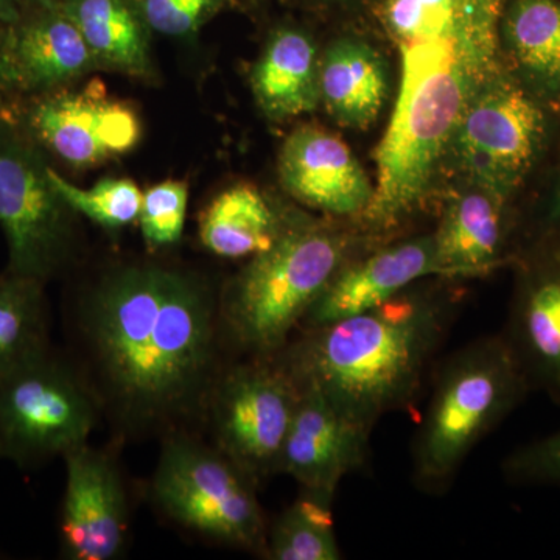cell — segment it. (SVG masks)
I'll list each match as a JSON object with an SVG mask.
<instances>
[{
	"label": "cell",
	"mask_w": 560,
	"mask_h": 560,
	"mask_svg": "<svg viewBox=\"0 0 560 560\" xmlns=\"http://www.w3.org/2000/svg\"><path fill=\"white\" fill-rule=\"evenodd\" d=\"M386 28L400 46L453 39V0H388L383 10Z\"/></svg>",
	"instance_id": "83f0119b"
},
{
	"label": "cell",
	"mask_w": 560,
	"mask_h": 560,
	"mask_svg": "<svg viewBox=\"0 0 560 560\" xmlns=\"http://www.w3.org/2000/svg\"><path fill=\"white\" fill-rule=\"evenodd\" d=\"M44 2H50V0H0V24L13 21L27 7Z\"/></svg>",
	"instance_id": "d6a6232c"
},
{
	"label": "cell",
	"mask_w": 560,
	"mask_h": 560,
	"mask_svg": "<svg viewBox=\"0 0 560 560\" xmlns=\"http://www.w3.org/2000/svg\"><path fill=\"white\" fill-rule=\"evenodd\" d=\"M296 217H289L257 187L235 184L202 210V246L223 259H253L275 245Z\"/></svg>",
	"instance_id": "44dd1931"
},
{
	"label": "cell",
	"mask_w": 560,
	"mask_h": 560,
	"mask_svg": "<svg viewBox=\"0 0 560 560\" xmlns=\"http://www.w3.org/2000/svg\"><path fill=\"white\" fill-rule=\"evenodd\" d=\"M55 189L65 198L77 215L86 217L92 223L108 231L130 226L139 219L142 191L135 180L127 178L103 179L90 189L75 186L57 168H49Z\"/></svg>",
	"instance_id": "4316f807"
},
{
	"label": "cell",
	"mask_w": 560,
	"mask_h": 560,
	"mask_svg": "<svg viewBox=\"0 0 560 560\" xmlns=\"http://www.w3.org/2000/svg\"><path fill=\"white\" fill-rule=\"evenodd\" d=\"M101 401L75 364L47 350L0 381V452L38 469L88 444Z\"/></svg>",
	"instance_id": "52a82bcc"
},
{
	"label": "cell",
	"mask_w": 560,
	"mask_h": 560,
	"mask_svg": "<svg viewBox=\"0 0 560 560\" xmlns=\"http://www.w3.org/2000/svg\"><path fill=\"white\" fill-rule=\"evenodd\" d=\"M429 279L370 312L298 330L276 359L300 390L374 431L383 416L415 407L458 319L455 279Z\"/></svg>",
	"instance_id": "7a4b0ae2"
},
{
	"label": "cell",
	"mask_w": 560,
	"mask_h": 560,
	"mask_svg": "<svg viewBox=\"0 0 560 560\" xmlns=\"http://www.w3.org/2000/svg\"><path fill=\"white\" fill-rule=\"evenodd\" d=\"M94 69L86 40L54 3H35L0 24V86L7 103L73 86Z\"/></svg>",
	"instance_id": "7c38bea8"
},
{
	"label": "cell",
	"mask_w": 560,
	"mask_h": 560,
	"mask_svg": "<svg viewBox=\"0 0 560 560\" xmlns=\"http://www.w3.org/2000/svg\"><path fill=\"white\" fill-rule=\"evenodd\" d=\"M43 150L0 114V230L5 270L49 283L68 270L77 243V213L55 189Z\"/></svg>",
	"instance_id": "ba28073f"
},
{
	"label": "cell",
	"mask_w": 560,
	"mask_h": 560,
	"mask_svg": "<svg viewBox=\"0 0 560 560\" xmlns=\"http://www.w3.org/2000/svg\"><path fill=\"white\" fill-rule=\"evenodd\" d=\"M280 452L278 474L301 488L337 495L342 478L363 469L372 431L348 418L316 390L301 389Z\"/></svg>",
	"instance_id": "9a60e30c"
},
{
	"label": "cell",
	"mask_w": 560,
	"mask_h": 560,
	"mask_svg": "<svg viewBox=\"0 0 560 560\" xmlns=\"http://www.w3.org/2000/svg\"><path fill=\"white\" fill-rule=\"evenodd\" d=\"M501 471L514 486L560 489V430L515 448Z\"/></svg>",
	"instance_id": "4dcf8cb0"
},
{
	"label": "cell",
	"mask_w": 560,
	"mask_h": 560,
	"mask_svg": "<svg viewBox=\"0 0 560 560\" xmlns=\"http://www.w3.org/2000/svg\"><path fill=\"white\" fill-rule=\"evenodd\" d=\"M279 178L293 200L337 219L359 221L374 191L342 139L313 125L298 128L283 142Z\"/></svg>",
	"instance_id": "2e32d148"
},
{
	"label": "cell",
	"mask_w": 560,
	"mask_h": 560,
	"mask_svg": "<svg viewBox=\"0 0 560 560\" xmlns=\"http://www.w3.org/2000/svg\"><path fill=\"white\" fill-rule=\"evenodd\" d=\"M46 283L0 272V381L51 349Z\"/></svg>",
	"instance_id": "cb8c5ba5"
},
{
	"label": "cell",
	"mask_w": 560,
	"mask_h": 560,
	"mask_svg": "<svg viewBox=\"0 0 560 560\" xmlns=\"http://www.w3.org/2000/svg\"><path fill=\"white\" fill-rule=\"evenodd\" d=\"M433 276H440V270L431 234L361 250L334 276L298 330L370 312Z\"/></svg>",
	"instance_id": "5bb4252c"
},
{
	"label": "cell",
	"mask_w": 560,
	"mask_h": 560,
	"mask_svg": "<svg viewBox=\"0 0 560 560\" xmlns=\"http://www.w3.org/2000/svg\"><path fill=\"white\" fill-rule=\"evenodd\" d=\"M545 224H547L545 226L547 228V231H545V245L540 249L550 250V253L560 257V179L558 180V186H556L555 195H552Z\"/></svg>",
	"instance_id": "1f68e13d"
},
{
	"label": "cell",
	"mask_w": 560,
	"mask_h": 560,
	"mask_svg": "<svg viewBox=\"0 0 560 560\" xmlns=\"http://www.w3.org/2000/svg\"><path fill=\"white\" fill-rule=\"evenodd\" d=\"M400 51L399 97L375 153L370 206L357 221L374 237L389 234L419 208L469 102L453 39L400 46Z\"/></svg>",
	"instance_id": "3957f363"
},
{
	"label": "cell",
	"mask_w": 560,
	"mask_h": 560,
	"mask_svg": "<svg viewBox=\"0 0 560 560\" xmlns=\"http://www.w3.org/2000/svg\"><path fill=\"white\" fill-rule=\"evenodd\" d=\"M430 400L411 444V481L420 493L451 490L470 453L530 394L503 335H485L434 366Z\"/></svg>",
	"instance_id": "5b68a950"
},
{
	"label": "cell",
	"mask_w": 560,
	"mask_h": 560,
	"mask_svg": "<svg viewBox=\"0 0 560 560\" xmlns=\"http://www.w3.org/2000/svg\"><path fill=\"white\" fill-rule=\"evenodd\" d=\"M508 202L475 186L445 205L440 224L431 234L441 278H478L510 259Z\"/></svg>",
	"instance_id": "ac0fdd59"
},
{
	"label": "cell",
	"mask_w": 560,
	"mask_h": 560,
	"mask_svg": "<svg viewBox=\"0 0 560 560\" xmlns=\"http://www.w3.org/2000/svg\"><path fill=\"white\" fill-rule=\"evenodd\" d=\"M0 459H2V452H0Z\"/></svg>",
	"instance_id": "d590c367"
},
{
	"label": "cell",
	"mask_w": 560,
	"mask_h": 560,
	"mask_svg": "<svg viewBox=\"0 0 560 560\" xmlns=\"http://www.w3.org/2000/svg\"><path fill=\"white\" fill-rule=\"evenodd\" d=\"M334 500V493L301 488L298 499L268 526L264 559L340 560Z\"/></svg>",
	"instance_id": "d4e9b609"
},
{
	"label": "cell",
	"mask_w": 560,
	"mask_h": 560,
	"mask_svg": "<svg viewBox=\"0 0 560 560\" xmlns=\"http://www.w3.org/2000/svg\"><path fill=\"white\" fill-rule=\"evenodd\" d=\"M7 98L5 94H3L2 86H0V114H2L3 108H5Z\"/></svg>",
	"instance_id": "836d02e7"
},
{
	"label": "cell",
	"mask_w": 560,
	"mask_h": 560,
	"mask_svg": "<svg viewBox=\"0 0 560 560\" xmlns=\"http://www.w3.org/2000/svg\"><path fill=\"white\" fill-rule=\"evenodd\" d=\"M374 237L298 219L220 296L221 329L246 357L275 355L300 329L338 270Z\"/></svg>",
	"instance_id": "277c9868"
},
{
	"label": "cell",
	"mask_w": 560,
	"mask_h": 560,
	"mask_svg": "<svg viewBox=\"0 0 560 560\" xmlns=\"http://www.w3.org/2000/svg\"><path fill=\"white\" fill-rule=\"evenodd\" d=\"M300 396L276 355L246 357L217 375L206 410L215 447L257 486L278 475Z\"/></svg>",
	"instance_id": "9c48e42d"
},
{
	"label": "cell",
	"mask_w": 560,
	"mask_h": 560,
	"mask_svg": "<svg viewBox=\"0 0 560 560\" xmlns=\"http://www.w3.org/2000/svg\"><path fill=\"white\" fill-rule=\"evenodd\" d=\"M319 90L320 102L342 127H370L388 92L385 62L363 40H335L319 62Z\"/></svg>",
	"instance_id": "7402d4cb"
},
{
	"label": "cell",
	"mask_w": 560,
	"mask_h": 560,
	"mask_svg": "<svg viewBox=\"0 0 560 560\" xmlns=\"http://www.w3.org/2000/svg\"><path fill=\"white\" fill-rule=\"evenodd\" d=\"M257 488L215 445L183 430L164 436L151 495L184 528L265 558L268 523Z\"/></svg>",
	"instance_id": "8992f818"
},
{
	"label": "cell",
	"mask_w": 560,
	"mask_h": 560,
	"mask_svg": "<svg viewBox=\"0 0 560 560\" xmlns=\"http://www.w3.org/2000/svg\"><path fill=\"white\" fill-rule=\"evenodd\" d=\"M319 62L307 33L291 25L276 28L250 72L254 98L265 116L282 121L318 108Z\"/></svg>",
	"instance_id": "d6986e66"
},
{
	"label": "cell",
	"mask_w": 560,
	"mask_h": 560,
	"mask_svg": "<svg viewBox=\"0 0 560 560\" xmlns=\"http://www.w3.org/2000/svg\"><path fill=\"white\" fill-rule=\"evenodd\" d=\"M153 33L168 38H191L224 11L238 9L241 0H138Z\"/></svg>",
	"instance_id": "f546056e"
},
{
	"label": "cell",
	"mask_w": 560,
	"mask_h": 560,
	"mask_svg": "<svg viewBox=\"0 0 560 560\" xmlns=\"http://www.w3.org/2000/svg\"><path fill=\"white\" fill-rule=\"evenodd\" d=\"M189 189L184 180H164L142 195L139 224L151 249L168 248L183 237Z\"/></svg>",
	"instance_id": "f1b7e54d"
},
{
	"label": "cell",
	"mask_w": 560,
	"mask_h": 560,
	"mask_svg": "<svg viewBox=\"0 0 560 560\" xmlns=\"http://www.w3.org/2000/svg\"><path fill=\"white\" fill-rule=\"evenodd\" d=\"M61 503L62 558L110 560L124 550L128 503L119 466L110 453L84 444L65 455Z\"/></svg>",
	"instance_id": "4fadbf2b"
},
{
	"label": "cell",
	"mask_w": 560,
	"mask_h": 560,
	"mask_svg": "<svg viewBox=\"0 0 560 560\" xmlns=\"http://www.w3.org/2000/svg\"><path fill=\"white\" fill-rule=\"evenodd\" d=\"M101 407L121 431L171 434L206 418L220 374V300L190 272L114 268L72 315Z\"/></svg>",
	"instance_id": "6da1fadb"
},
{
	"label": "cell",
	"mask_w": 560,
	"mask_h": 560,
	"mask_svg": "<svg viewBox=\"0 0 560 560\" xmlns=\"http://www.w3.org/2000/svg\"><path fill=\"white\" fill-rule=\"evenodd\" d=\"M504 341L528 382L560 407V257L539 249L522 261Z\"/></svg>",
	"instance_id": "e0dca14e"
},
{
	"label": "cell",
	"mask_w": 560,
	"mask_h": 560,
	"mask_svg": "<svg viewBox=\"0 0 560 560\" xmlns=\"http://www.w3.org/2000/svg\"><path fill=\"white\" fill-rule=\"evenodd\" d=\"M3 116L18 125L43 150L47 160L88 168L130 153L142 125L127 103L98 90H65L9 102Z\"/></svg>",
	"instance_id": "8fae6325"
},
{
	"label": "cell",
	"mask_w": 560,
	"mask_h": 560,
	"mask_svg": "<svg viewBox=\"0 0 560 560\" xmlns=\"http://www.w3.org/2000/svg\"><path fill=\"white\" fill-rule=\"evenodd\" d=\"M73 22L98 69L150 79L151 28L138 0H50Z\"/></svg>",
	"instance_id": "ffe728a7"
},
{
	"label": "cell",
	"mask_w": 560,
	"mask_h": 560,
	"mask_svg": "<svg viewBox=\"0 0 560 560\" xmlns=\"http://www.w3.org/2000/svg\"><path fill=\"white\" fill-rule=\"evenodd\" d=\"M455 3V50L469 98L500 75L501 21L506 0H453Z\"/></svg>",
	"instance_id": "484cf974"
},
{
	"label": "cell",
	"mask_w": 560,
	"mask_h": 560,
	"mask_svg": "<svg viewBox=\"0 0 560 560\" xmlns=\"http://www.w3.org/2000/svg\"><path fill=\"white\" fill-rule=\"evenodd\" d=\"M501 28L529 83L545 94H560V0H512Z\"/></svg>",
	"instance_id": "603a6c76"
},
{
	"label": "cell",
	"mask_w": 560,
	"mask_h": 560,
	"mask_svg": "<svg viewBox=\"0 0 560 560\" xmlns=\"http://www.w3.org/2000/svg\"><path fill=\"white\" fill-rule=\"evenodd\" d=\"M547 128L533 94L500 73L471 95L453 140L475 186L510 201L539 160Z\"/></svg>",
	"instance_id": "30bf717a"
},
{
	"label": "cell",
	"mask_w": 560,
	"mask_h": 560,
	"mask_svg": "<svg viewBox=\"0 0 560 560\" xmlns=\"http://www.w3.org/2000/svg\"><path fill=\"white\" fill-rule=\"evenodd\" d=\"M242 2V0H241ZM249 2H259V0H249Z\"/></svg>",
	"instance_id": "e575fe53"
}]
</instances>
